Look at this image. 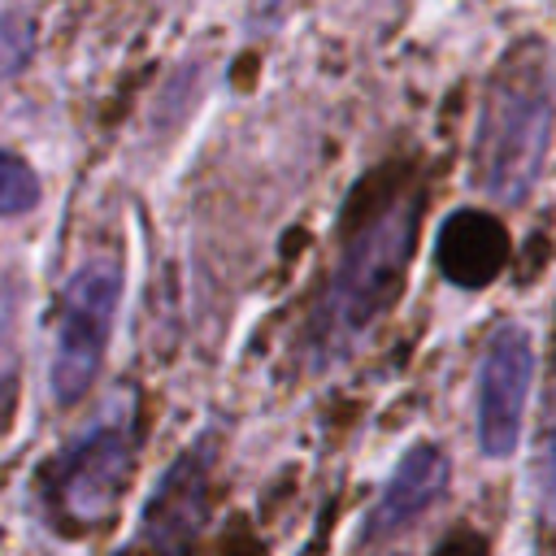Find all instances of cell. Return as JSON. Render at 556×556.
Masks as SVG:
<instances>
[{"label":"cell","instance_id":"obj_7","mask_svg":"<svg viewBox=\"0 0 556 556\" xmlns=\"http://www.w3.org/2000/svg\"><path fill=\"white\" fill-rule=\"evenodd\" d=\"M504 261V230L482 217V213H460L456 222L443 226V243H439V265L443 274H452L465 287L486 282Z\"/></svg>","mask_w":556,"mask_h":556},{"label":"cell","instance_id":"obj_1","mask_svg":"<svg viewBox=\"0 0 556 556\" xmlns=\"http://www.w3.org/2000/svg\"><path fill=\"white\" fill-rule=\"evenodd\" d=\"M413 235H417V213L408 204H387L378 208L343 248L330 287L317 304L313 339L317 348L343 352L356 343L395 300L408 256H413Z\"/></svg>","mask_w":556,"mask_h":556},{"label":"cell","instance_id":"obj_5","mask_svg":"<svg viewBox=\"0 0 556 556\" xmlns=\"http://www.w3.org/2000/svg\"><path fill=\"white\" fill-rule=\"evenodd\" d=\"M126 473H130V430L109 421V426L91 430L83 443H74L65 452V460L56 465V482H52L56 508L70 521L91 526L113 513V504L126 486Z\"/></svg>","mask_w":556,"mask_h":556},{"label":"cell","instance_id":"obj_8","mask_svg":"<svg viewBox=\"0 0 556 556\" xmlns=\"http://www.w3.org/2000/svg\"><path fill=\"white\" fill-rule=\"evenodd\" d=\"M39 200V178L35 169L13 156V152H0V217H17V213H30Z\"/></svg>","mask_w":556,"mask_h":556},{"label":"cell","instance_id":"obj_10","mask_svg":"<svg viewBox=\"0 0 556 556\" xmlns=\"http://www.w3.org/2000/svg\"><path fill=\"white\" fill-rule=\"evenodd\" d=\"M13 404H17V343H13L9 317L0 313V430L13 417Z\"/></svg>","mask_w":556,"mask_h":556},{"label":"cell","instance_id":"obj_6","mask_svg":"<svg viewBox=\"0 0 556 556\" xmlns=\"http://www.w3.org/2000/svg\"><path fill=\"white\" fill-rule=\"evenodd\" d=\"M447 486V456L434 443H417L400 456L391 478L382 482L378 500L365 517V539H391L404 526H413Z\"/></svg>","mask_w":556,"mask_h":556},{"label":"cell","instance_id":"obj_3","mask_svg":"<svg viewBox=\"0 0 556 556\" xmlns=\"http://www.w3.org/2000/svg\"><path fill=\"white\" fill-rule=\"evenodd\" d=\"M117 300H122V269L113 256H91L70 274L56 304V334L48 365V382L61 404H74L96 382L113 334Z\"/></svg>","mask_w":556,"mask_h":556},{"label":"cell","instance_id":"obj_2","mask_svg":"<svg viewBox=\"0 0 556 556\" xmlns=\"http://www.w3.org/2000/svg\"><path fill=\"white\" fill-rule=\"evenodd\" d=\"M552 91L543 70L513 65L504 70L478 113L473 135V187L486 191L495 204H517L530 195L547 139H552Z\"/></svg>","mask_w":556,"mask_h":556},{"label":"cell","instance_id":"obj_9","mask_svg":"<svg viewBox=\"0 0 556 556\" xmlns=\"http://www.w3.org/2000/svg\"><path fill=\"white\" fill-rule=\"evenodd\" d=\"M534 478H539V504H543L547 521H556V382H552L547 413H543V434H539Z\"/></svg>","mask_w":556,"mask_h":556},{"label":"cell","instance_id":"obj_4","mask_svg":"<svg viewBox=\"0 0 556 556\" xmlns=\"http://www.w3.org/2000/svg\"><path fill=\"white\" fill-rule=\"evenodd\" d=\"M534 378V348L521 326L491 334L478 365V447L504 460L521 439V417Z\"/></svg>","mask_w":556,"mask_h":556}]
</instances>
